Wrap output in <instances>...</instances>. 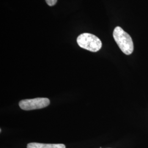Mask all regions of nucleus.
I'll return each instance as SVG.
<instances>
[{"instance_id": "obj_5", "label": "nucleus", "mask_w": 148, "mask_h": 148, "mask_svg": "<svg viewBox=\"0 0 148 148\" xmlns=\"http://www.w3.org/2000/svg\"><path fill=\"white\" fill-rule=\"evenodd\" d=\"M47 4L49 6H53L55 5L57 2V0H45Z\"/></svg>"}, {"instance_id": "obj_1", "label": "nucleus", "mask_w": 148, "mask_h": 148, "mask_svg": "<svg viewBox=\"0 0 148 148\" xmlns=\"http://www.w3.org/2000/svg\"><path fill=\"white\" fill-rule=\"evenodd\" d=\"M113 37L123 53L126 55L132 53L134 46L132 38L121 27H117L115 28Z\"/></svg>"}, {"instance_id": "obj_2", "label": "nucleus", "mask_w": 148, "mask_h": 148, "mask_svg": "<svg viewBox=\"0 0 148 148\" xmlns=\"http://www.w3.org/2000/svg\"><path fill=\"white\" fill-rule=\"evenodd\" d=\"M77 42L80 47L92 52H98L102 46L101 40L95 35L89 33L79 35L77 38Z\"/></svg>"}, {"instance_id": "obj_4", "label": "nucleus", "mask_w": 148, "mask_h": 148, "mask_svg": "<svg viewBox=\"0 0 148 148\" xmlns=\"http://www.w3.org/2000/svg\"><path fill=\"white\" fill-rule=\"evenodd\" d=\"M27 148H65V145L63 144L30 143L27 144Z\"/></svg>"}, {"instance_id": "obj_3", "label": "nucleus", "mask_w": 148, "mask_h": 148, "mask_svg": "<svg viewBox=\"0 0 148 148\" xmlns=\"http://www.w3.org/2000/svg\"><path fill=\"white\" fill-rule=\"evenodd\" d=\"M50 104V101L47 98H36L24 99L20 101L19 106L24 110L40 109L47 107Z\"/></svg>"}]
</instances>
